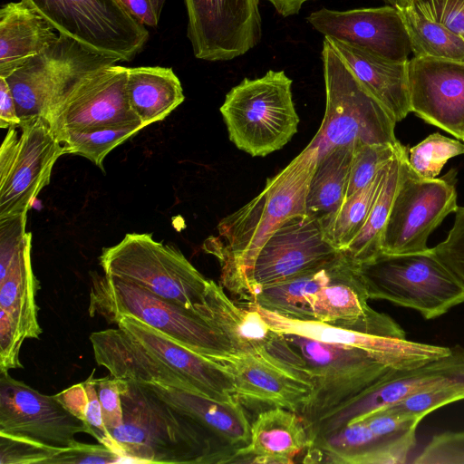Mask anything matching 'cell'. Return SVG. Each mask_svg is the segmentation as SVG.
I'll use <instances>...</instances> for the list:
<instances>
[{
    "label": "cell",
    "instance_id": "obj_1",
    "mask_svg": "<svg viewBox=\"0 0 464 464\" xmlns=\"http://www.w3.org/2000/svg\"><path fill=\"white\" fill-rule=\"evenodd\" d=\"M317 160V149L308 144L267 179L256 197L220 220L218 237L206 240L205 250L220 263V285L236 302L245 298L255 260L269 237L289 218L306 213V195Z\"/></svg>",
    "mask_w": 464,
    "mask_h": 464
},
{
    "label": "cell",
    "instance_id": "obj_2",
    "mask_svg": "<svg viewBox=\"0 0 464 464\" xmlns=\"http://www.w3.org/2000/svg\"><path fill=\"white\" fill-rule=\"evenodd\" d=\"M119 380L123 420L109 431L130 462L222 463L223 454L198 424L144 384Z\"/></svg>",
    "mask_w": 464,
    "mask_h": 464
},
{
    "label": "cell",
    "instance_id": "obj_3",
    "mask_svg": "<svg viewBox=\"0 0 464 464\" xmlns=\"http://www.w3.org/2000/svg\"><path fill=\"white\" fill-rule=\"evenodd\" d=\"M99 261L105 276L147 289L210 322L206 301L209 279L175 246L158 242L150 234L130 233L104 247Z\"/></svg>",
    "mask_w": 464,
    "mask_h": 464
},
{
    "label": "cell",
    "instance_id": "obj_4",
    "mask_svg": "<svg viewBox=\"0 0 464 464\" xmlns=\"http://www.w3.org/2000/svg\"><path fill=\"white\" fill-rule=\"evenodd\" d=\"M325 85V112L310 141L318 158L343 146L401 143L395 137L396 121L362 86L340 54L324 38L322 49Z\"/></svg>",
    "mask_w": 464,
    "mask_h": 464
},
{
    "label": "cell",
    "instance_id": "obj_5",
    "mask_svg": "<svg viewBox=\"0 0 464 464\" xmlns=\"http://www.w3.org/2000/svg\"><path fill=\"white\" fill-rule=\"evenodd\" d=\"M292 83L284 71L269 70L261 77L245 78L227 93L219 111L238 150L265 157L297 132Z\"/></svg>",
    "mask_w": 464,
    "mask_h": 464
},
{
    "label": "cell",
    "instance_id": "obj_6",
    "mask_svg": "<svg viewBox=\"0 0 464 464\" xmlns=\"http://www.w3.org/2000/svg\"><path fill=\"white\" fill-rule=\"evenodd\" d=\"M88 312L92 317L102 316L110 324L121 314L133 315L209 359L233 353L224 334L199 314L147 289L105 275L92 276Z\"/></svg>",
    "mask_w": 464,
    "mask_h": 464
},
{
    "label": "cell",
    "instance_id": "obj_7",
    "mask_svg": "<svg viewBox=\"0 0 464 464\" xmlns=\"http://www.w3.org/2000/svg\"><path fill=\"white\" fill-rule=\"evenodd\" d=\"M369 299L386 300L437 318L464 303V286L438 259L431 248L424 252L381 253L358 264Z\"/></svg>",
    "mask_w": 464,
    "mask_h": 464
},
{
    "label": "cell",
    "instance_id": "obj_8",
    "mask_svg": "<svg viewBox=\"0 0 464 464\" xmlns=\"http://www.w3.org/2000/svg\"><path fill=\"white\" fill-rule=\"evenodd\" d=\"M283 334L312 373L313 393L298 413L306 428L395 372L360 348Z\"/></svg>",
    "mask_w": 464,
    "mask_h": 464
},
{
    "label": "cell",
    "instance_id": "obj_9",
    "mask_svg": "<svg viewBox=\"0 0 464 464\" xmlns=\"http://www.w3.org/2000/svg\"><path fill=\"white\" fill-rule=\"evenodd\" d=\"M59 34L116 62L131 61L144 47L149 32L119 0H23Z\"/></svg>",
    "mask_w": 464,
    "mask_h": 464
},
{
    "label": "cell",
    "instance_id": "obj_10",
    "mask_svg": "<svg viewBox=\"0 0 464 464\" xmlns=\"http://www.w3.org/2000/svg\"><path fill=\"white\" fill-rule=\"evenodd\" d=\"M117 63L59 34L49 47L5 79L20 120L43 117L48 121L56 105L77 83L101 68Z\"/></svg>",
    "mask_w": 464,
    "mask_h": 464
},
{
    "label": "cell",
    "instance_id": "obj_11",
    "mask_svg": "<svg viewBox=\"0 0 464 464\" xmlns=\"http://www.w3.org/2000/svg\"><path fill=\"white\" fill-rule=\"evenodd\" d=\"M457 170L440 178L424 179L410 167L408 150L401 179L381 239V253L390 255L427 251L430 235L458 209Z\"/></svg>",
    "mask_w": 464,
    "mask_h": 464
},
{
    "label": "cell",
    "instance_id": "obj_12",
    "mask_svg": "<svg viewBox=\"0 0 464 464\" xmlns=\"http://www.w3.org/2000/svg\"><path fill=\"white\" fill-rule=\"evenodd\" d=\"M64 154V145L43 117L7 129L0 147V219L28 213Z\"/></svg>",
    "mask_w": 464,
    "mask_h": 464
},
{
    "label": "cell",
    "instance_id": "obj_13",
    "mask_svg": "<svg viewBox=\"0 0 464 464\" xmlns=\"http://www.w3.org/2000/svg\"><path fill=\"white\" fill-rule=\"evenodd\" d=\"M454 385H464L463 349L452 348L451 353L445 356L410 370L392 372L384 380L310 425L309 434L314 440L324 437L411 394Z\"/></svg>",
    "mask_w": 464,
    "mask_h": 464
},
{
    "label": "cell",
    "instance_id": "obj_14",
    "mask_svg": "<svg viewBox=\"0 0 464 464\" xmlns=\"http://www.w3.org/2000/svg\"><path fill=\"white\" fill-rule=\"evenodd\" d=\"M194 56L208 62L237 58L262 36L259 0H184Z\"/></svg>",
    "mask_w": 464,
    "mask_h": 464
},
{
    "label": "cell",
    "instance_id": "obj_15",
    "mask_svg": "<svg viewBox=\"0 0 464 464\" xmlns=\"http://www.w3.org/2000/svg\"><path fill=\"white\" fill-rule=\"evenodd\" d=\"M318 218L307 213L289 218L259 251L247 281L249 300L257 289L289 280L335 257Z\"/></svg>",
    "mask_w": 464,
    "mask_h": 464
},
{
    "label": "cell",
    "instance_id": "obj_16",
    "mask_svg": "<svg viewBox=\"0 0 464 464\" xmlns=\"http://www.w3.org/2000/svg\"><path fill=\"white\" fill-rule=\"evenodd\" d=\"M127 74L128 67L113 63L77 83L60 101L48 119L55 135L141 121L129 102Z\"/></svg>",
    "mask_w": 464,
    "mask_h": 464
},
{
    "label": "cell",
    "instance_id": "obj_17",
    "mask_svg": "<svg viewBox=\"0 0 464 464\" xmlns=\"http://www.w3.org/2000/svg\"><path fill=\"white\" fill-rule=\"evenodd\" d=\"M0 431L61 449L77 445V433L89 434L54 395L40 393L8 372H0Z\"/></svg>",
    "mask_w": 464,
    "mask_h": 464
},
{
    "label": "cell",
    "instance_id": "obj_18",
    "mask_svg": "<svg viewBox=\"0 0 464 464\" xmlns=\"http://www.w3.org/2000/svg\"><path fill=\"white\" fill-rule=\"evenodd\" d=\"M238 304L255 309L276 332L295 334L319 342L360 348L395 371L415 368L445 356L452 351V348L447 346L418 343L406 338L370 334L327 323L293 319L269 311L253 302Z\"/></svg>",
    "mask_w": 464,
    "mask_h": 464
},
{
    "label": "cell",
    "instance_id": "obj_19",
    "mask_svg": "<svg viewBox=\"0 0 464 464\" xmlns=\"http://www.w3.org/2000/svg\"><path fill=\"white\" fill-rule=\"evenodd\" d=\"M306 20L324 37L391 61L410 60L411 47L408 32L396 6L386 5L346 11L323 7L312 12Z\"/></svg>",
    "mask_w": 464,
    "mask_h": 464
},
{
    "label": "cell",
    "instance_id": "obj_20",
    "mask_svg": "<svg viewBox=\"0 0 464 464\" xmlns=\"http://www.w3.org/2000/svg\"><path fill=\"white\" fill-rule=\"evenodd\" d=\"M408 81L411 112L462 140L464 62L414 56Z\"/></svg>",
    "mask_w": 464,
    "mask_h": 464
},
{
    "label": "cell",
    "instance_id": "obj_21",
    "mask_svg": "<svg viewBox=\"0 0 464 464\" xmlns=\"http://www.w3.org/2000/svg\"><path fill=\"white\" fill-rule=\"evenodd\" d=\"M32 234L6 262L0 263V352L20 353L25 339H39L36 295L39 283L31 264Z\"/></svg>",
    "mask_w": 464,
    "mask_h": 464
},
{
    "label": "cell",
    "instance_id": "obj_22",
    "mask_svg": "<svg viewBox=\"0 0 464 464\" xmlns=\"http://www.w3.org/2000/svg\"><path fill=\"white\" fill-rule=\"evenodd\" d=\"M111 324L172 368L203 396L226 402L239 400L230 374L218 362L180 345L133 315L121 314Z\"/></svg>",
    "mask_w": 464,
    "mask_h": 464
},
{
    "label": "cell",
    "instance_id": "obj_23",
    "mask_svg": "<svg viewBox=\"0 0 464 464\" xmlns=\"http://www.w3.org/2000/svg\"><path fill=\"white\" fill-rule=\"evenodd\" d=\"M211 360L230 374L237 397L299 413L313 393V386L258 354L230 353Z\"/></svg>",
    "mask_w": 464,
    "mask_h": 464
},
{
    "label": "cell",
    "instance_id": "obj_24",
    "mask_svg": "<svg viewBox=\"0 0 464 464\" xmlns=\"http://www.w3.org/2000/svg\"><path fill=\"white\" fill-rule=\"evenodd\" d=\"M142 384L234 453L249 443L251 424L239 400L226 402L176 388Z\"/></svg>",
    "mask_w": 464,
    "mask_h": 464
},
{
    "label": "cell",
    "instance_id": "obj_25",
    "mask_svg": "<svg viewBox=\"0 0 464 464\" xmlns=\"http://www.w3.org/2000/svg\"><path fill=\"white\" fill-rule=\"evenodd\" d=\"M324 38L340 54L362 86L396 122L401 121L411 112L408 81L409 61H391L343 42Z\"/></svg>",
    "mask_w": 464,
    "mask_h": 464
},
{
    "label": "cell",
    "instance_id": "obj_26",
    "mask_svg": "<svg viewBox=\"0 0 464 464\" xmlns=\"http://www.w3.org/2000/svg\"><path fill=\"white\" fill-rule=\"evenodd\" d=\"M309 446L308 431L296 412L273 407L251 424L249 443L238 449L228 462L292 463Z\"/></svg>",
    "mask_w": 464,
    "mask_h": 464
},
{
    "label": "cell",
    "instance_id": "obj_27",
    "mask_svg": "<svg viewBox=\"0 0 464 464\" xmlns=\"http://www.w3.org/2000/svg\"><path fill=\"white\" fill-rule=\"evenodd\" d=\"M35 9L21 0L0 10V77L6 78L59 36Z\"/></svg>",
    "mask_w": 464,
    "mask_h": 464
},
{
    "label": "cell",
    "instance_id": "obj_28",
    "mask_svg": "<svg viewBox=\"0 0 464 464\" xmlns=\"http://www.w3.org/2000/svg\"><path fill=\"white\" fill-rule=\"evenodd\" d=\"M210 322L224 334L233 353L260 354L275 331L252 307L230 299L221 285L208 280L206 292Z\"/></svg>",
    "mask_w": 464,
    "mask_h": 464
},
{
    "label": "cell",
    "instance_id": "obj_29",
    "mask_svg": "<svg viewBox=\"0 0 464 464\" xmlns=\"http://www.w3.org/2000/svg\"><path fill=\"white\" fill-rule=\"evenodd\" d=\"M126 88L130 108L145 127L163 121L185 100L170 67H128Z\"/></svg>",
    "mask_w": 464,
    "mask_h": 464
},
{
    "label": "cell",
    "instance_id": "obj_30",
    "mask_svg": "<svg viewBox=\"0 0 464 464\" xmlns=\"http://www.w3.org/2000/svg\"><path fill=\"white\" fill-rule=\"evenodd\" d=\"M353 146L335 148L318 158L306 195V213L323 220L339 209L346 197Z\"/></svg>",
    "mask_w": 464,
    "mask_h": 464
},
{
    "label": "cell",
    "instance_id": "obj_31",
    "mask_svg": "<svg viewBox=\"0 0 464 464\" xmlns=\"http://www.w3.org/2000/svg\"><path fill=\"white\" fill-rule=\"evenodd\" d=\"M407 150L408 147L402 145L389 163L364 226L343 251L357 264L371 260L381 254L382 235L400 183L401 160Z\"/></svg>",
    "mask_w": 464,
    "mask_h": 464
},
{
    "label": "cell",
    "instance_id": "obj_32",
    "mask_svg": "<svg viewBox=\"0 0 464 464\" xmlns=\"http://www.w3.org/2000/svg\"><path fill=\"white\" fill-rule=\"evenodd\" d=\"M396 7L401 14L414 56L464 62V39L410 5L398 4Z\"/></svg>",
    "mask_w": 464,
    "mask_h": 464
},
{
    "label": "cell",
    "instance_id": "obj_33",
    "mask_svg": "<svg viewBox=\"0 0 464 464\" xmlns=\"http://www.w3.org/2000/svg\"><path fill=\"white\" fill-rule=\"evenodd\" d=\"M389 163L371 183L347 198L333 215L321 220L325 238L337 250L345 251L364 226Z\"/></svg>",
    "mask_w": 464,
    "mask_h": 464
},
{
    "label": "cell",
    "instance_id": "obj_34",
    "mask_svg": "<svg viewBox=\"0 0 464 464\" xmlns=\"http://www.w3.org/2000/svg\"><path fill=\"white\" fill-rule=\"evenodd\" d=\"M143 128V123L137 121L91 131H69L58 136V139L64 145L66 154L84 157L104 170L105 157Z\"/></svg>",
    "mask_w": 464,
    "mask_h": 464
},
{
    "label": "cell",
    "instance_id": "obj_35",
    "mask_svg": "<svg viewBox=\"0 0 464 464\" xmlns=\"http://www.w3.org/2000/svg\"><path fill=\"white\" fill-rule=\"evenodd\" d=\"M462 154L464 143L435 132L408 148V161L420 178L435 179L450 159Z\"/></svg>",
    "mask_w": 464,
    "mask_h": 464
},
{
    "label": "cell",
    "instance_id": "obj_36",
    "mask_svg": "<svg viewBox=\"0 0 464 464\" xmlns=\"http://www.w3.org/2000/svg\"><path fill=\"white\" fill-rule=\"evenodd\" d=\"M401 146V143H372L354 147L345 199L371 183Z\"/></svg>",
    "mask_w": 464,
    "mask_h": 464
},
{
    "label": "cell",
    "instance_id": "obj_37",
    "mask_svg": "<svg viewBox=\"0 0 464 464\" xmlns=\"http://www.w3.org/2000/svg\"><path fill=\"white\" fill-rule=\"evenodd\" d=\"M61 450L0 431V464H47Z\"/></svg>",
    "mask_w": 464,
    "mask_h": 464
},
{
    "label": "cell",
    "instance_id": "obj_38",
    "mask_svg": "<svg viewBox=\"0 0 464 464\" xmlns=\"http://www.w3.org/2000/svg\"><path fill=\"white\" fill-rule=\"evenodd\" d=\"M461 400H464V385H454L434 391L417 392L386 408L424 418L440 407Z\"/></svg>",
    "mask_w": 464,
    "mask_h": 464
},
{
    "label": "cell",
    "instance_id": "obj_39",
    "mask_svg": "<svg viewBox=\"0 0 464 464\" xmlns=\"http://www.w3.org/2000/svg\"><path fill=\"white\" fill-rule=\"evenodd\" d=\"M412 463L464 464V430L434 435Z\"/></svg>",
    "mask_w": 464,
    "mask_h": 464
},
{
    "label": "cell",
    "instance_id": "obj_40",
    "mask_svg": "<svg viewBox=\"0 0 464 464\" xmlns=\"http://www.w3.org/2000/svg\"><path fill=\"white\" fill-rule=\"evenodd\" d=\"M431 250L464 286V207L458 208L446 238Z\"/></svg>",
    "mask_w": 464,
    "mask_h": 464
},
{
    "label": "cell",
    "instance_id": "obj_41",
    "mask_svg": "<svg viewBox=\"0 0 464 464\" xmlns=\"http://www.w3.org/2000/svg\"><path fill=\"white\" fill-rule=\"evenodd\" d=\"M398 4L415 8L464 39V0H398Z\"/></svg>",
    "mask_w": 464,
    "mask_h": 464
},
{
    "label": "cell",
    "instance_id": "obj_42",
    "mask_svg": "<svg viewBox=\"0 0 464 464\" xmlns=\"http://www.w3.org/2000/svg\"><path fill=\"white\" fill-rule=\"evenodd\" d=\"M130 460L104 444H85L62 449L47 464H107Z\"/></svg>",
    "mask_w": 464,
    "mask_h": 464
},
{
    "label": "cell",
    "instance_id": "obj_43",
    "mask_svg": "<svg viewBox=\"0 0 464 464\" xmlns=\"http://www.w3.org/2000/svg\"><path fill=\"white\" fill-rule=\"evenodd\" d=\"M95 387L104 424L108 430L118 428L123 420L120 380L111 375L104 378L92 377Z\"/></svg>",
    "mask_w": 464,
    "mask_h": 464
},
{
    "label": "cell",
    "instance_id": "obj_44",
    "mask_svg": "<svg viewBox=\"0 0 464 464\" xmlns=\"http://www.w3.org/2000/svg\"><path fill=\"white\" fill-rule=\"evenodd\" d=\"M93 373L94 370L88 377V379L82 382L87 394L84 423L88 428L89 435H92L100 443L106 445L107 447L123 456L120 450L119 446L116 444L104 424L100 401L92 381Z\"/></svg>",
    "mask_w": 464,
    "mask_h": 464
},
{
    "label": "cell",
    "instance_id": "obj_45",
    "mask_svg": "<svg viewBox=\"0 0 464 464\" xmlns=\"http://www.w3.org/2000/svg\"><path fill=\"white\" fill-rule=\"evenodd\" d=\"M125 9L144 26L156 27L166 0H119Z\"/></svg>",
    "mask_w": 464,
    "mask_h": 464
},
{
    "label": "cell",
    "instance_id": "obj_46",
    "mask_svg": "<svg viewBox=\"0 0 464 464\" xmlns=\"http://www.w3.org/2000/svg\"><path fill=\"white\" fill-rule=\"evenodd\" d=\"M54 396L70 412L84 422L87 394L82 382L75 384Z\"/></svg>",
    "mask_w": 464,
    "mask_h": 464
},
{
    "label": "cell",
    "instance_id": "obj_47",
    "mask_svg": "<svg viewBox=\"0 0 464 464\" xmlns=\"http://www.w3.org/2000/svg\"><path fill=\"white\" fill-rule=\"evenodd\" d=\"M20 122L12 91L6 80L0 77V127H16Z\"/></svg>",
    "mask_w": 464,
    "mask_h": 464
},
{
    "label": "cell",
    "instance_id": "obj_48",
    "mask_svg": "<svg viewBox=\"0 0 464 464\" xmlns=\"http://www.w3.org/2000/svg\"><path fill=\"white\" fill-rule=\"evenodd\" d=\"M269 2L276 11L283 17L297 14L303 5L308 1L316 0H266Z\"/></svg>",
    "mask_w": 464,
    "mask_h": 464
},
{
    "label": "cell",
    "instance_id": "obj_49",
    "mask_svg": "<svg viewBox=\"0 0 464 464\" xmlns=\"http://www.w3.org/2000/svg\"><path fill=\"white\" fill-rule=\"evenodd\" d=\"M386 5L396 6L398 0H382Z\"/></svg>",
    "mask_w": 464,
    "mask_h": 464
},
{
    "label": "cell",
    "instance_id": "obj_50",
    "mask_svg": "<svg viewBox=\"0 0 464 464\" xmlns=\"http://www.w3.org/2000/svg\"><path fill=\"white\" fill-rule=\"evenodd\" d=\"M462 140L464 141V133H463Z\"/></svg>",
    "mask_w": 464,
    "mask_h": 464
}]
</instances>
